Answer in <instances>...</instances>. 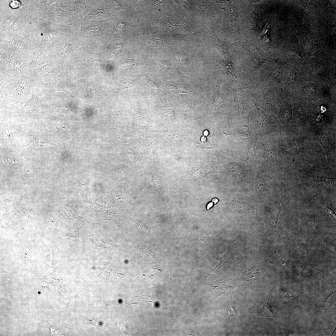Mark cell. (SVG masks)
Returning a JSON list of instances; mask_svg holds the SVG:
<instances>
[{
	"mask_svg": "<svg viewBox=\"0 0 336 336\" xmlns=\"http://www.w3.org/2000/svg\"><path fill=\"white\" fill-rule=\"evenodd\" d=\"M278 148L281 165L287 167L326 162L325 154L321 145L310 134L284 129L280 132Z\"/></svg>",
	"mask_w": 336,
	"mask_h": 336,
	"instance_id": "cell-1",
	"label": "cell"
},
{
	"mask_svg": "<svg viewBox=\"0 0 336 336\" xmlns=\"http://www.w3.org/2000/svg\"><path fill=\"white\" fill-rule=\"evenodd\" d=\"M3 77L10 85L8 97L15 98L21 105H24L32 96L34 87L32 79L29 76L23 75L13 77L8 75Z\"/></svg>",
	"mask_w": 336,
	"mask_h": 336,
	"instance_id": "cell-2",
	"label": "cell"
},
{
	"mask_svg": "<svg viewBox=\"0 0 336 336\" xmlns=\"http://www.w3.org/2000/svg\"><path fill=\"white\" fill-rule=\"evenodd\" d=\"M253 101L258 114L256 122L252 128L254 135L257 139H260L268 134L280 132L284 129L276 116L266 114Z\"/></svg>",
	"mask_w": 336,
	"mask_h": 336,
	"instance_id": "cell-3",
	"label": "cell"
},
{
	"mask_svg": "<svg viewBox=\"0 0 336 336\" xmlns=\"http://www.w3.org/2000/svg\"><path fill=\"white\" fill-rule=\"evenodd\" d=\"M336 126L323 129L315 137L321 145L326 156V169H335L336 156Z\"/></svg>",
	"mask_w": 336,
	"mask_h": 336,
	"instance_id": "cell-4",
	"label": "cell"
},
{
	"mask_svg": "<svg viewBox=\"0 0 336 336\" xmlns=\"http://www.w3.org/2000/svg\"><path fill=\"white\" fill-rule=\"evenodd\" d=\"M46 97H40L34 87L31 98L24 105L22 108L20 110V113L26 117L35 116L37 114L38 111L40 107L44 104Z\"/></svg>",
	"mask_w": 336,
	"mask_h": 336,
	"instance_id": "cell-5",
	"label": "cell"
},
{
	"mask_svg": "<svg viewBox=\"0 0 336 336\" xmlns=\"http://www.w3.org/2000/svg\"><path fill=\"white\" fill-rule=\"evenodd\" d=\"M249 114L248 119V129L245 132H241L237 131L236 133L240 138L242 140L246 145L248 152V157L246 160L248 163L253 164H257L258 160L255 151L256 142L252 137L249 126Z\"/></svg>",
	"mask_w": 336,
	"mask_h": 336,
	"instance_id": "cell-6",
	"label": "cell"
},
{
	"mask_svg": "<svg viewBox=\"0 0 336 336\" xmlns=\"http://www.w3.org/2000/svg\"><path fill=\"white\" fill-rule=\"evenodd\" d=\"M303 179L310 183L312 186L320 192L336 195V178H329L325 176L323 180H319L303 175Z\"/></svg>",
	"mask_w": 336,
	"mask_h": 336,
	"instance_id": "cell-7",
	"label": "cell"
},
{
	"mask_svg": "<svg viewBox=\"0 0 336 336\" xmlns=\"http://www.w3.org/2000/svg\"><path fill=\"white\" fill-rule=\"evenodd\" d=\"M286 197L285 196H279L275 203L270 205V214L271 217L270 224L271 230L268 235L269 237H272L276 235L277 225L279 215L282 209L280 203L282 200Z\"/></svg>",
	"mask_w": 336,
	"mask_h": 336,
	"instance_id": "cell-8",
	"label": "cell"
},
{
	"mask_svg": "<svg viewBox=\"0 0 336 336\" xmlns=\"http://www.w3.org/2000/svg\"><path fill=\"white\" fill-rule=\"evenodd\" d=\"M292 106L287 104L280 107L278 119L282 127L286 131H291L292 126Z\"/></svg>",
	"mask_w": 336,
	"mask_h": 336,
	"instance_id": "cell-9",
	"label": "cell"
},
{
	"mask_svg": "<svg viewBox=\"0 0 336 336\" xmlns=\"http://www.w3.org/2000/svg\"><path fill=\"white\" fill-rule=\"evenodd\" d=\"M231 206L236 212L244 214H260L257 209L245 202L226 198Z\"/></svg>",
	"mask_w": 336,
	"mask_h": 336,
	"instance_id": "cell-10",
	"label": "cell"
},
{
	"mask_svg": "<svg viewBox=\"0 0 336 336\" xmlns=\"http://www.w3.org/2000/svg\"><path fill=\"white\" fill-rule=\"evenodd\" d=\"M145 114L144 110L133 106L128 112V120L130 122L139 123L144 119Z\"/></svg>",
	"mask_w": 336,
	"mask_h": 336,
	"instance_id": "cell-11",
	"label": "cell"
},
{
	"mask_svg": "<svg viewBox=\"0 0 336 336\" xmlns=\"http://www.w3.org/2000/svg\"><path fill=\"white\" fill-rule=\"evenodd\" d=\"M301 194L303 196L309 199H313L318 202L322 206L325 208L326 210L328 207L326 205L324 201L323 193L320 192H317L315 195H311L308 194L307 191L304 190L302 191Z\"/></svg>",
	"mask_w": 336,
	"mask_h": 336,
	"instance_id": "cell-12",
	"label": "cell"
},
{
	"mask_svg": "<svg viewBox=\"0 0 336 336\" xmlns=\"http://www.w3.org/2000/svg\"><path fill=\"white\" fill-rule=\"evenodd\" d=\"M247 88L245 86L235 88L233 90V98L234 104L238 108V111L239 112V105L240 100L245 91Z\"/></svg>",
	"mask_w": 336,
	"mask_h": 336,
	"instance_id": "cell-13",
	"label": "cell"
},
{
	"mask_svg": "<svg viewBox=\"0 0 336 336\" xmlns=\"http://www.w3.org/2000/svg\"><path fill=\"white\" fill-rule=\"evenodd\" d=\"M254 188L260 195L265 196L266 192L265 181L261 176H259L255 178Z\"/></svg>",
	"mask_w": 336,
	"mask_h": 336,
	"instance_id": "cell-14",
	"label": "cell"
},
{
	"mask_svg": "<svg viewBox=\"0 0 336 336\" xmlns=\"http://www.w3.org/2000/svg\"><path fill=\"white\" fill-rule=\"evenodd\" d=\"M147 132V127L145 126L134 129L127 133L125 136L131 139H137L145 135Z\"/></svg>",
	"mask_w": 336,
	"mask_h": 336,
	"instance_id": "cell-15",
	"label": "cell"
},
{
	"mask_svg": "<svg viewBox=\"0 0 336 336\" xmlns=\"http://www.w3.org/2000/svg\"><path fill=\"white\" fill-rule=\"evenodd\" d=\"M298 69L294 68L289 72V76L283 85V89H285L292 86L297 78Z\"/></svg>",
	"mask_w": 336,
	"mask_h": 336,
	"instance_id": "cell-16",
	"label": "cell"
},
{
	"mask_svg": "<svg viewBox=\"0 0 336 336\" xmlns=\"http://www.w3.org/2000/svg\"><path fill=\"white\" fill-rule=\"evenodd\" d=\"M270 296L268 301L264 304L263 307L259 310L253 309L254 312L257 313L258 315L262 317H270L273 316V314L269 304Z\"/></svg>",
	"mask_w": 336,
	"mask_h": 336,
	"instance_id": "cell-17",
	"label": "cell"
},
{
	"mask_svg": "<svg viewBox=\"0 0 336 336\" xmlns=\"http://www.w3.org/2000/svg\"><path fill=\"white\" fill-rule=\"evenodd\" d=\"M307 226L309 231H317L320 228V225L318 220L313 215L309 214L307 215Z\"/></svg>",
	"mask_w": 336,
	"mask_h": 336,
	"instance_id": "cell-18",
	"label": "cell"
},
{
	"mask_svg": "<svg viewBox=\"0 0 336 336\" xmlns=\"http://www.w3.org/2000/svg\"><path fill=\"white\" fill-rule=\"evenodd\" d=\"M212 94L211 96V100L214 111L215 113L217 107L222 103L225 99L223 96L219 92L213 91Z\"/></svg>",
	"mask_w": 336,
	"mask_h": 336,
	"instance_id": "cell-19",
	"label": "cell"
},
{
	"mask_svg": "<svg viewBox=\"0 0 336 336\" xmlns=\"http://www.w3.org/2000/svg\"><path fill=\"white\" fill-rule=\"evenodd\" d=\"M179 132L177 130H172L169 131L167 133V136L171 142L177 144H179L181 142V141L184 140V137H183L184 135L181 134V133Z\"/></svg>",
	"mask_w": 336,
	"mask_h": 336,
	"instance_id": "cell-20",
	"label": "cell"
},
{
	"mask_svg": "<svg viewBox=\"0 0 336 336\" xmlns=\"http://www.w3.org/2000/svg\"><path fill=\"white\" fill-rule=\"evenodd\" d=\"M336 292L335 288L332 287L329 288L326 293L322 295L318 303V305L324 310L326 302L328 298Z\"/></svg>",
	"mask_w": 336,
	"mask_h": 336,
	"instance_id": "cell-21",
	"label": "cell"
},
{
	"mask_svg": "<svg viewBox=\"0 0 336 336\" xmlns=\"http://www.w3.org/2000/svg\"><path fill=\"white\" fill-rule=\"evenodd\" d=\"M160 38L156 36L150 35L146 39L145 44L148 48H152L157 47Z\"/></svg>",
	"mask_w": 336,
	"mask_h": 336,
	"instance_id": "cell-22",
	"label": "cell"
},
{
	"mask_svg": "<svg viewBox=\"0 0 336 336\" xmlns=\"http://www.w3.org/2000/svg\"><path fill=\"white\" fill-rule=\"evenodd\" d=\"M127 150L125 153L126 155L127 158L129 161L133 163H135L137 161V153L133 151L130 146H126Z\"/></svg>",
	"mask_w": 336,
	"mask_h": 336,
	"instance_id": "cell-23",
	"label": "cell"
},
{
	"mask_svg": "<svg viewBox=\"0 0 336 336\" xmlns=\"http://www.w3.org/2000/svg\"><path fill=\"white\" fill-rule=\"evenodd\" d=\"M294 250L296 254L299 255L304 256L309 254V250L307 247L304 245H300L299 244H296L294 245Z\"/></svg>",
	"mask_w": 336,
	"mask_h": 336,
	"instance_id": "cell-24",
	"label": "cell"
},
{
	"mask_svg": "<svg viewBox=\"0 0 336 336\" xmlns=\"http://www.w3.org/2000/svg\"><path fill=\"white\" fill-rule=\"evenodd\" d=\"M290 50L298 54L303 59L300 48L297 38L293 39L290 45Z\"/></svg>",
	"mask_w": 336,
	"mask_h": 336,
	"instance_id": "cell-25",
	"label": "cell"
},
{
	"mask_svg": "<svg viewBox=\"0 0 336 336\" xmlns=\"http://www.w3.org/2000/svg\"><path fill=\"white\" fill-rule=\"evenodd\" d=\"M126 275V274L118 270L113 271L112 276L110 280L111 282L118 281L121 280Z\"/></svg>",
	"mask_w": 336,
	"mask_h": 336,
	"instance_id": "cell-26",
	"label": "cell"
},
{
	"mask_svg": "<svg viewBox=\"0 0 336 336\" xmlns=\"http://www.w3.org/2000/svg\"><path fill=\"white\" fill-rule=\"evenodd\" d=\"M303 91L308 94L314 95L318 91L317 86L315 84H311L304 86L302 87Z\"/></svg>",
	"mask_w": 336,
	"mask_h": 336,
	"instance_id": "cell-27",
	"label": "cell"
},
{
	"mask_svg": "<svg viewBox=\"0 0 336 336\" xmlns=\"http://www.w3.org/2000/svg\"><path fill=\"white\" fill-rule=\"evenodd\" d=\"M325 67L321 63H318L315 65L313 72L314 74L316 75H321L325 72Z\"/></svg>",
	"mask_w": 336,
	"mask_h": 336,
	"instance_id": "cell-28",
	"label": "cell"
},
{
	"mask_svg": "<svg viewBox=\"0 0 336 336\" xmlns=\"http://www.w3.org/2000/svg\"><path fill=\"white\" fill-rule=\"evenodd\" d=\"M163 112L164 114L170 117H172L174 115V108L170 105H166L164 106Z\"/></svg>",
	"mask_w": 336,
	"mask_h": 336,
	"instance_id": "cell-29",
	"label": "cell"
},
{
	"mask_svg": "<svg viewBox=\"0 0 336 336\" xmlns=\"http://www.w3.org/2000/svg\"><path fill=\"white\" fill-rule=\"evenodd\" d=\"M285 71V68L281 67L277 69L273 74V77L275 79H280L283 76Z\"/></svg>",
	"mask_w": 336,
	"mask_h": 336,
	"instance_id": "cell-30",
	"label": "cell"
},
{
	"mask_svg": "<svg viewBox=\"0 0 336 336\" xmlns=\"http://www.w3.org/2000/svg\"><path fill=\"white\" fill-rule=\"evenodd\" d=\"M138 64L136 63L132 59H128L125 60L121 64L122 67L123 68H132Z\"/></svg>",
	"mask_w": 336,
	"mask_h": 336,
	"instance_id": "cell-31",
	"label": "cell"
},
{
	"mask_svg": "<svg viewBox=\"0 0 336 336\" xmlns=\"http://www.w3.org/2000/svg\"><path fill=\"white\" fill-rule=\"evenodd\" d=\"M149 83V88L151 91L156 95L160 94V92L157 85L155 82L151 81Z\"/></svg>",
	"mask_w": 336,
	"mask_h": 336,
	"instance_id": "cell-32",
	"label": "cell"
},
{
	"mask_svg": "<svg viewBox=\"0 0 336 336\" xmlns=\"http://www.w3.org/2000/svg\"><path fill=\"white\" fill-rule=\"evenodd\" d=\"M10 5L12 8H17L20 6L21 3L18 0H12L10 2Z\"/></svg>",
	"mask_w": 336,
	"mask_h": 336,
	"instance_id": "cell-33",
	"label": "cell"
},
{
	"mask_svg": "<svg viewBox=\"0 0 336 336\" xmlns=\"http://www.w3.org/2000/svg\"><path fill=\"white\" fill-rule=\"evenodd\" d=\"M159 67L162 69L169 67L170 64L166 62H161L158 64Z\"/></svg>",
	"mask_w": 336,
	"mask_h": 336,
	"instance_id": "cell-34",
	"label": "cell"
},
{
	"mask_svg": "<svg viewBox=\"0 0 336 336\" xmlns=\"http://www.w3.org/2000/svg\"><path fill=\"white\" fill-rule=\"evenodd\" d=\"M328 213L330 214L331 216L332 217L333 219L335 221L336 220V216L335 213L334 211L330 208L329 207H328L327 209L326 210Z\"/></svg>",
	"mask_w": 336,
	"mask_h": 336,
	"instance_id": "cell-35",
	"label": "cell"
},
{
	"mask_svg": "<svg viewBox=\"0 0 336 336\" xmlns=\"http://www.w3.org/2000/svg\"><path fill=\"white\" fill-rule=\"evenodd\" d=\"M212 201L215 203H216L217 202V199H213Z\"/></svg>",
	"mask_w": 336,
	"mask_h": 336,
	"instance_id": "cell-36",
	"label": "cell"
},
{
	"mask_svg": "<svg viewBox=\"0 0 336 336\" xmlns=\"http://www.w3.org/2000/svg\"><path fill=\"white\" fill-rule=\"evenodd\" d=\"M212 205L211 204H209V205L208 206V207H209V208L210 207H212Z\"/></svg>",
	"mask_w": 336,
	"mask_h": 336,
	"instance_id": "cell-37",
	"label": "cell"
}]
</instances>
